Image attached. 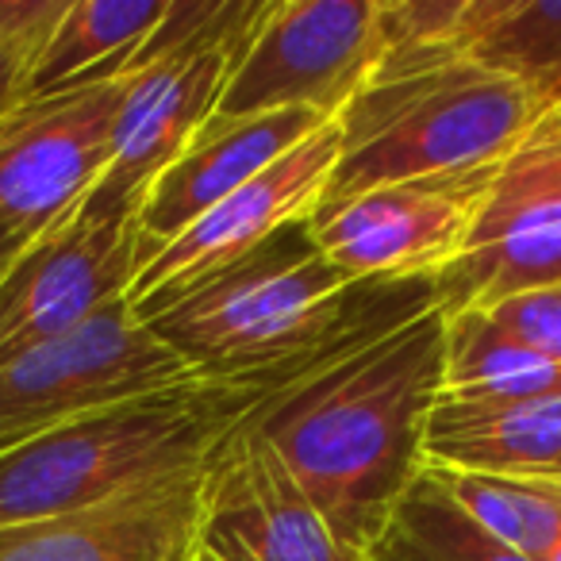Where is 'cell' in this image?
Masks as SVG:
<instances>
[{"label":"cell","instance_id":"obj_1","mask_svg":"<svg viewBox=\"0 0 561 561\" xmlns=\"http://www.w3.org/2000/svg\"><path fill=\"white\" fill-rule=\"evenodd\" d=\"M443 343L446 320L431 305L270 397L247 420L362 558L427 466L423 438L443 397Z\"/></svg>","mask_w":561,"mask_h":561},{"label":"cell","instance_id":"obj_2","mask_svg":"<svg viewBox=\"0 0 561 561\" xmlns=\"http://www.w3.org/2000/svg\"><path fill=\"white\" fill-rule=\"evenodd\" d=\"M431 305L427 277L346 280L316 242L308 216L188 289L131 312L196 377H231L346 351Z\"/></svg>","mask_w":561,"mask_h":561},{"label":"cell","instance_id":"obj_3","mask_svg":"<svg viewBox=\"0 0 561 561\" xmlns=\"http://www.w3.org/2000/svg\"><path fill=\"white\" fill-rule=\"evenodd\" d=\"M351 351L280 362L254 374L188 377L12 446L0 454V527L70 515L196 473L265 400Z\"/></svg>","mask_w":561,"mask_h":561},{"label":"cell","instance_id":"obj_4","mask_svg":"<svg viewBox=\"0 0 561 561\" xmlns=\"http://www.w3.org/2000/svg\"><path fill=\"white\" fill-rule=\"evenodd\" d=\"M538 119L515 81L466 58L381 70L339 116V162L316 211L397 181L504 162Z\"/></svg>","mask_w":561,"mask_h":561},{"label":"cell","instance_id":"obj_5","mask_svg":"<svg viewBox=\"0 0 561 561\" xmlns=\"http://www.w3.org/2000/svg\"><path fill=\"white\" fill-rule=\"evenodd\" d=\"M561 280V112L500 162L461 254L431 277L443 316L489 312Z\"/></svg>","mask_w":561,"mask_h":561},{"label":"cell","instance_id":"obj_6","mask_svg":"<svg viewBox=\"0 0 561 561\" xmlns=\"http://www.w3.org/2000/svg\"><path fill=\"white\" fill-rule=\"evenodd\" d=\"M196 377L154 331L116 300L70 335L0 366V454L96 408Z\"/></svg>","mask_w":561,"mask_h":561},{"label":"cell","instance_id":"obj_7","mask_svg":"<svg viewBox=\"0 0 561 561\" xmlns=\"http://www.w3.org/2000/svg\"><path fill=\"white\" fill-rule=\"evenodd\" d=\"M381 66L377 0H270L216 116L305 108L339 119Z\"/></svg>","mask_w":561,"mask_h":561},{"label":"cell","instance_id":"obj_8","mask_svg":"<svg viewBox=\"0 0 561 561\" xmlns=\"http://www.w3.org/2000/svg\"><path fill=\"white\" fill-rule=\"evenodd\" d=\"M135 204L85 201L24 247L0 277V366L16 354L70 335L116 300L139 273Z\"/></svg>","mask_w":561,"mask_h":561},{"label":"cell","instance_id":"obj_9","mask_svg":"<svg viewBox=\"0 0 561 561\" xmlns=\"http://www.w3.org/2000/svg\"><path fill=\"white\" fill-rule=\"evenodd\" d=\"M127 73L50 96H27L0 116V219L32 247L62 224L112 158Z\"/></svg>","mask_w":561,"mask_h":561},{"label":"cell","instance_id":"obj_10","mask_svg":"<svg viewBox=\"0 0 561 561\" xmlns=\"http://www.w3.org/2000/svg\"><path fill=\"white\" fill-rule=\"evenodd\" d=\"M496 170L500 162L369 188L339 208L312 211L316 242L354 285L431 280L461 254Z\"/></svg>","mask_w":561,"mask_h":561},{"label":"cell","instance_id":"obj_11","mask_svg":"<svg viewBox=\"0 0 561 561\" xmlns=\"http://www.w3.org/2000/svg\"><path fill=\"white\" fill-rule=\"evenodd\" d=\"M196 550L211 561H366L328 527L250 423H239L201 469Z\"/></svg>","mask_w":561,"mask_h":561},{"label":"cell","instance_id":"obj_12","mask_svg":"<svg viewBox=\"0 0 561 561\" xmlns=\"http://www.w3.org/2000/svg\"><path fill=\"white\" fill-rule=\"evenodd\" d=\"M339 162V119L308 135L300 147L262 170L254 181L234 188L227 201L204 211L196 224H188L178 239H170L154 257L142 262L135 273L127 305H150V300L173 297L188 289L208 273L231 265L234 257L250 254L257 242L273 231L308 219L323 201L328 178Z\"/></svg>","mask_w":561,"mask_h":561},{"label":"cell","instance_id":"obj_13","mask_svg":"<svg viewBox=\"0 0 561 561\" xmlns=\"http://www.w3.org/2000/svg\"><path fill=\"white\" fill-rule=\"evenodd\" d=\"M320 112L280 108L257 116H211L188 147L150 181L139 201L135 231H139V270L188 224L216 208L219 201L270 170L277 158L328 127Z\"/></svg>","mask_w":561,"mask_h":561},{"label":"cell","instance_id":"obj_14","mask_svg":"<svg viewBox=\"0 0 561 561\" xmlns=\"http://www.w3.org/2000/svg\"><path fill=\"white\" fill-rule=\"evenodd\" d=\"M201 469L108 504L0 527V561H188Z\"/></svg>","mask_w":561,"mask_h":561},{"label":"cell","instance_id":"obj_15","mask_svg":"<svg viewBox=\"0 0 561 561\" xmlns=\"http://www.w3.org/2000/svg\"><path fill=\"white\" fill-rule=\"evenodd\" d=\"M431 469L519 481H561V397L512 404L438 400L423 438Z\"/></svg>","mask_w":561,"mask_h":561},{"label":"cell","instance_id":"obj_16","mask_svg":"<svg viewBox=\"0 0 561 561\" xmlns=\"http://www.w3.org/2000/svg\"><path fill=\"white\" fill-rule=\"evenodd\" d=\"M454 55L515 81L538 116L561 112V0H466Z\"/></svg>","mask_w":561,"mask_h":561},{"label":"cell","instance_id":"obj_17","mask_svg":"<svg viewBox=\"0 0 561 561\" xmlns=\"http://www.w3.org/2000/svg\"><path fill=\"white\" fill-rule=\"evenodd\" d=\"M165 9L170 0H70L62 24L24 73V101L124 73Z\"/></svg>","mask_w":561,"mask_h":561},{"label":"cell","instance_id":"obj_18","mask_svg":"<svg viewBox=\"0 0 561 561\" xmlns=\"http://www.w3.org/2000/svg\"><path fill=\"white\" fill-rule=\"evenodd\" d=\"M443 397L454 404H512L561 397V362L515 343L489 312L443 316Z\"/></svg>","mask_w":561,"mask_h":561},{"label":"cell","instance_id":"obj_19","mask_svg":"<svg viewBox=\"0 0 561 561\" xmlns=\"http://www.w3.org/2000/svg\"><path fill=\"white\" fill-rule=\"evenodd\" d=\"M366 561H530L484 530L423 466L385 519Z\"/></svg>","mask_w":561,"mask_h":561},{"label":"cell","instance_id":"obj_20","mask_svg":"<svg viewBox=\"0 0 561 561\" xmlns=\"http://www.w3.org/2000/svg\"><path fill=\"white\" fill-rule=\"evenodd\" d=\"M431 473L484 530H492L523 558L546 561V553L561 542V481H519V477H484L458 469H431Z\"/></svg>","mask_w":561,"mask_h":561},{"label":"cell","instance_id":"obj_21","mask_svg":"<svg viewBox=\"0 0 561 561\" xmlns=\"http://www.w3.org/2000/svg\"><path fill=\"white\" fill-rule=\"evenodd\" d=\"M489 316L515 343L550 362H561V280L546 289L519 293V297L489 308Z\"/></svg>","mask_w":561,"mask_h":561},{"label":"cell","instance_id":"obj_22","mask_svg":"<svg viewBox=\"0 0 561 561\" xmlns=\"http://www.w3.org/2000/svg\"><path fill=\"white\" fill-rule=\"evenodd\" d=\"M70 0H0V50L12 55L24 73L62 24Z\"/></svg>","mask_w":561,"mask_h":561},{"label":"cell","instance_id":"obj_23","mask_svg":"<svg viewBox=\"0 0 561 561\" xmlns=\"http://www.w3.org/2000/svg\"><path fill=\"white\" fill-rule=\"evenodd\" d=\"M24 101V66L0 50V116Z\"/></svg>","mask_w":561,"mask_h":561},{"label":"cell","instance_id":"obj_24","mask_svg":"<svg viewBox=\"0 0 561 561\" xmlns=\"http://www.w3.org/2000/svg\"><path fill=\"white\" fill-rule=\"evenodd\" d=\"M24 247H27L24 234H16L9 224H4V219H0V277H4V270H9V265L16 262V254Z\"/></svg>","mask_w":561,"mask_h":561},{"label":"cell","instance_id":"obj_25","mask_svg":"<svg viewBox=\"0 0 561 561\" xmlns=\"http://www.w3.org/2000/svg\"><path fill=\"white\" fill-rule=\"evenodd\" d=\"M546 561H561V542H558V546H553V550H550V553H546Z\"/></svg>","mask_w":561,"mask_h":561},{"label":"cell","instance_id":"obj_26","mask_svg":"<svg viewBox=\"0 0 561 561\" xmlns=\"http://www.w3.org/2000/svg\"><path fill=\"white\" fill-rule=\"evenodd\" d=\"M188 561H211V558H208V553H201V550H196V553H193V558H188Z\"/></svg>","mask_w":561,"mask_h":561}]
</instances>
